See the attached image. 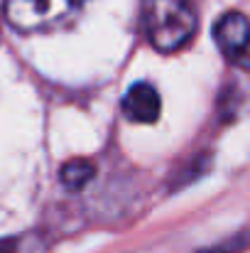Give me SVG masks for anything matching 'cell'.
<instances>
[{
    "mask_svg": "<svg viewBox=\"0 0 250 253\" xmlns=\"http://www.w3.org/2000/svg\"><path fill=\"white\" fill-rule=\"evenodd\" d=\"M123 111L135 123H152L160 116V93L147 82L133 84L123 96Z\"/></svg>",
    "mask_w": 250,
    "mask_h": 253,
    "instance_id": "cell-4",
    "label": "cell"
},
{
    "mask_svg": "<svg viewBox=\"0 0 250 253\" xmlns=\"http://www.w3.org/2000/svg\"><path fill=\"white\" fill-rule=\"evenodd\" d=\"M145 27L160 52H177L194 37L196 15L189 0H147Z\"/></svg>",
    "mask_w": 250,
    "mask_h": 253,
    "instance_id": "cell-1",
    "label": "cell"
},
{
    "mask_svg": "<svg viewBox=\"0 0 250 253\" xmlns=\"http://www.w3.org/2000/svg\"><path fill=\"white\" fill-rule=\"evenodd\" d=\"M0 253H10V249H7L5 244H0Z\"/></svg>",
    "mask_w": 250,
    "mask_h": 253,
    "instance_id": "cell-6",
    "label": "cell"
},
{
    "mask_svg": "<svg viewBox=\"0 0 250 253\" xmlns=\"http://www.w3.org/2000/svg\"><path fill=\"white\" fill-rule=\"evenodd\" d=\"M91 177H93V168H91V163H86V160H71V163H67L64 169H62V179H64L69 187H74V189L86 184Z\"/></svg>",
    "mask_w": 250,
    "mask_h": 253,
    "instance_id": "cell-5",
    "label": "cell"
},
{
    "mask_svg": "<svg viewBox=\"0 0 250 253\" xmlns=\"http://www.w3.org/2000/svg\"><path fill=\"white\" fill-rule=\"evenodd\" d=\"M216 44L231 62L243 64L246 49H248V20H246V15L226 12L216 22Z\"/></svg>",
    "mask_w": 250,
    "mask_h": 253,
    "instance_id": "cell-3",
    "label": "cell"
},
{
    "mask_svg": "<svg viewBox=\"0 0 250 253\" xmlns=\"http://www.w3.org/2000/svg\"><path fill=\"white\" fill-rule=\"evenodd\" d=\"M83 0H5V15L12 27L35 32L62 22Z\"/></svg>",
    "mask_w": 250,
    "mask_h": 253,
    "instance_id": "cell-2",
    "label": "cell"
}]
</instances>
